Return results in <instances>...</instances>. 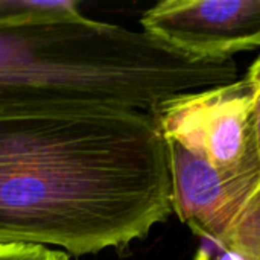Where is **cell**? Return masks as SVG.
Segmentation results:
<instances>
[{
	"instance_id": "1",
	"label": "cell",
	"mask_w": 260,
	"mask_h": 260,
	"mask_svg": "<svg viewBox=\"0 0 260 260\" xmlns=\"http://www.w3.org/2000/svg\"><path fill=\"white\" fill-rule=\"evenodd\" d=\"M171 213L168 145L146 111L0 110V247L122 250Z\"/></svg>"
},
{
	"instance_id": "2",
	"label": "cell",
	"mask_w": 260,
	"mask_h": 260,
	"mask_svg": "<svg viewBox=\"0 0 260 260\" xmlns=\"http://www.w3.org/2000/svg\"><path fill=\"white\" fill-rule=\"evenodd\" d=\"M233 56L186 53L82 14L0 20V110H146L239 79Z\"/></svg>"
},
{
	"instance_id": "3",
	"label": "cell",
	"mask_w": 260,
	"mask_h": 260,
	"mask_svg": "<svg viewBox=\"0 0 260 260\" xmlns=\"http://www.w3.org/2000/svg\"><path fill=\"white\" fill-rule=\"evenodd\" d=\"M259 94L245 75L238 81L184 93L148 111L166 142H174L224 174L260 172L253 140Z\"/></svg>"
},
{
	"instance_id": "4",
	"label": "cell",
	"mask_w": 260,
	"mask_h": 260,
	"mask_svg": "<svg viewBox=\"0 0 260 260\" xmlns=\"http://www.w3.org/2000/svg\"><path fill=\"white\" fill-rule=\"evenodd\" d=\"M172 212L198 238L260 260V172L224 174L174 142Z\"/></svg>"
},
{
	"instance_id": "5",
	"label": "cell",
	"mask_w": 260,
	"mask_h": 260,
	"mask_svg": "<svg viewBox=\"0 0 260 260\" xmlns=\"http://www.w3.org/2000/svg\"><path fill=\"white\" fill-rule=\"evenodd\" d=\"M145 32L200 56L260 47V0H163L140 18Z\"/></svg>"
},
{
	"instance_id": "6",
	"label": "cell",
	"mask_w": 260,
	"mask_h": 260,
	"mask_svg": "<svg viewBox=\"0 0 260 260\" xmlns=\"http://www.w3.org/2000/svg\"><path fill=\"white\" fill-rule=\"evenodd\" d=\"M0 260H70L67 253L40 245H3Z\"/></svg>"
},
{
	"instance_id": "7",
	"label": "cell",
	"mask_w": 260,
	"mask_h": 260,
	"mask_svg": "<svg viewBox=\"0 0 260 260\" xmlns=\"http://www.w3.org/2000/svg\"><path fill=\"white\" fill-rule=\"evenodd\" d=\"M195 260H253L235 251L225 250L209 239L200 238V247L197 250Z\"/></svg>"
},
{
	"instance_id": "8",
	"label": "cell",
	"mask_w": 260,
	"mask_h": 260,
	"mask_svg": "<svg viewBox=\"0 0 260 260\" xmlns=\"http://www.w3.org/2000/svg\"><path fill=\"white\" fill-rule=\"evenodd\" d=\"M27 14L24 0H0V20L24 17Z\"/></svg>"
},
{
	"instance_id": "9",
	"label": "cell",
	"mask_w": 260,
	"mask_h": 260,
	"mask_svg": "<svg viewBox=\"0 0 260 260\" xmlns=\"http://www.w3.org/2000/svg\"><path fill=\"white\" fill-rule=\"evenodd\" d=\"M253 140H254V151L260 168V88L254 105V116H253Z\"/></svg>"
},
{
	"instance_id": "10",
	"label": "cell",
	"mask_w": 260,
	"mask_h": 260,
	"mask_svg": "<svg viewBox=\"0 0 260 260\" xmlns=\"http://www.w3.org/2000/svg\"><path fill=\"white\" fill-rule=\"evenodd\" d=\"M247 75L256 82V85L260 88V55L256 58V61L251 64V67H250V70H248Z\"/></svg>"
}]
</instances>
